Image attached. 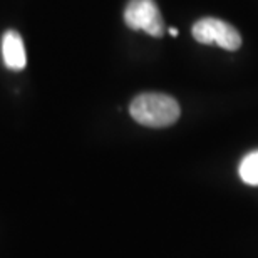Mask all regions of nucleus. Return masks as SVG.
<instances>
[{
  "mask_svg": "<svg viewBox=\"0 0 258 258\" xmlns=\"http://www.w3.org/2000/svg\"><path fill=\"white\" fill-rule=\"evenodd\" d=\"M193 37L201 44H215L221 49L236 50L241 45V37L233 25L215 17H205L193 25Z\"/></svg>",
  "mask_w": 258,
  "mask_h": 258,
  "instance_id": "7ed1b4c3",
  "label": "nucleus"
},
{
  "mask_svg": "<svg viewBox=\"0 0 258 258\" xmlns=\"http://www.w3.org/2000/svg\"><path fill=\"white\" fill-rule=\"evenodd\" d=\"M168 32H169V35H178V30H176V29H173V27L169 29Z\"/></svg>",
  "mask_w": 258,
  "mask_h": 258,
  "instance_id": "423d86ee",
  "label": "nucleus"
},
{
  "mask_svg": "<svg viewBox=\"0 0 258 258\" xmlns=\"http://www.w3.org/2000/svg\"><path fill=\"white\" fill-rule=\"evenodd\" d=\"M131 117L148 127H168L179 119L181 109L174 97L161 92H143L131 101Z\"/></svg>",
  "mask_w": 258,
  "mask_h": 258,
  "instance_id": "f257e3e1",
  "label": "nucleus"
},
{
  "mask_svg": "<svg viewBox=\"0 0 258 258\" xmlns=\"http://www.w3.org/2000/svg\"><path fill=\"white\" fill-rule=\"evenodd\" d=\"M2 59L10 71H22L27 64L25 45L17 30H7L2 35Z\"/></svg>",
  "mask_w": 258,
  "mask_h": 258,
  "instance_id": "20e7f679",
  "label": "nucleus"
},
{
  "mask_svg": "<svg viewBox=\"0 0 258 258\" xmlns=\"http://www.w3.org/2000/svg\"><path fill=\"white\" fill-rule=\"evenodd\" d=\"M124 22L133 30H144L153 37H163L164 22L154 0H129L124 9Z\"/></svg>",
  "mask_w": 258,
  "mask_h": 258,
  "instance_id": "f03ea898",
  "label": "nucleus"
},
{
  "mask_svg": "<svg viewBox=\"0 0 258 258\" xmlns=\"http://www.w3.org/2000/svg\"><path fill=\"white\" fill-rule=\"evenodd\" d=\"M238 174L243 183L250 184V186H258V149L248 153L241 159Z\"/></svg>",
  "mask_w": 258,
  "mask_h": 258,
  "instance_id": "39448f33",
  "label": "nucleus"
}]
</instances>
